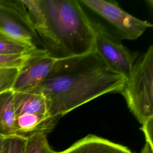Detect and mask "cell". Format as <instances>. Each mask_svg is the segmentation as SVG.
Masks as SVG:
<instances>
[{"label": "cell", "mask_w": 153, "mask_h": 153, "mask_svg": "<svg viewBox=\"0 0 153 153\" xmlns=\"http://www.w3.org/2000/svg\"><path fill=\"white\" fill-rule=\"evenodd\" d=\"M26 137L14 134L4 136L3 153H23Z\"/></svg>", "instance_id": "cell-14"}, {"label": "cell", "mask_w": 153, "mask_h": 153, "mask_svg": "<svg viewBox=\"0 0 153 153\" xmlns=\"http://www.w3.org/2000/svg\"><path fill=\"white\" fill-rule=\"evenodd\" d=\"M19 68H0V94L12 90Z\"/></svg>", "instance_id": "cell-15"}, {"label": "cell", "mask_w": 153, "mask_h": 153, "mask_svg": "<svg viewBox=\"0 0 153 153\" xmlns=\"http://www.w3.org/2000/svg\"><path fill=\"white\" fill-rule=\"evenodd\" d=\"M42 49L60 60L94 51L92 22L79 0H22Z\"/></svg>", "instance_id": "cell-2"}, {"label": "cell", "mask_w": 153, "mask_h": 153, "mask_svg": "<svg viewBox=\"0 0 153 153\" xmlns=\"http://www.w3.org/2000/svg\"><path fill=\"white\" fill-rule=\"evenodd\" d=\"M3 144H4V136L0 135V153H3Z\"/></svg>", "instance_id": "cell-19"}, {"label": "cell", "mask_w": 153, "mask_h": 153, "mask_svg": "<svg viewBox=\"0 0 153 153\" xmlns=\"http://www.w3.org/2000/svg\"><path fill=\"white\" fill-rule=\"evenodd\" d=\"M56 60L41 48L33 50L19 68L12 91L16 93L33 90L45 79Z\"/></svg>", "instance_id": "cell-7"}, {"label": "cell", "mask_w": 153, "mask_h": 153, "mask_svg": "<svg viewBox=\"0 0 153 153\" xmlns=\"http://www.w3.org/2000/svg\"><path fill=\"white\" fill-rule=\"evenodd\" d=\"M125 81L93 51L57 60L45 79L29 92L42 94L50 115L60 119L100 96L121 92Z\"/></svg>", "instance_id": "cell-1"}, {"label": "cell", "mask_w": 153, "mask_h": 153, "mask_svg": "<svg viewBox=\"0 0 153 153\" xmlns=\"http://www.w3.org/2000/svg\"><path fill=\"white\" fill-rule=\"evenodd\" d=\"M56 153H133L128 148L103 137L88 134L68 149Z\"/></svg>", "instance_id": "cell-8"}, {"label": "cell", "mask_w": 153, "mask_h": 153, "mask_svg": "<svg viewBox=\"0 0 153 153\" xmlns=\"http://www.w3.org/2000/svg\"><path fill=\"white\" fill-rule=\"evenodd\" d=\"M91 21L95 32V53L111 71L126 79L131 72L136 56L99 23Z\"/></svg>", "instance_id": "cell-6"}, {"label": "cell", "mask_w": 153, "mask_h": 153, "mask_svg": "<svg viewBox=\"0 0 153 153\" xmlns=\"http://www.w3.org/2000/svg\"><path fill=\"white\" fill-rule=\"evenodd\" d=\"M146 139V143L153 148V119L149 120L141 127Z\"/></svg>", "instance_id": "cell-17"}, {"label": "cell", "mask_w": 153, "mask_h": 153, "mask_svg": "<svg viewBox=\"0 0 153 153\" xmlns=\"http://www.w3.org/2000/svg\"><path fill=\"white\" fill-rule=\"evenodd\" d=\"M0 33L32 49L41 45L22 0L0 1Z\"/></svg>", "instance_id": "cell-5"}, {"label": "cell", "mask_w": 153, "mask_h": 153, "mask_svg": "<svg viewBox=\"0 0 153 153\" xmlns=\"http://www.w3.org/2000/svg\"><path fill=\"white\" fill-rule=\"evenodd\" d=\"M59 120L50 115L20 114L16 116V134L25 137L36 133L47 135L54 129Z\"/></svg>", "instance_id": "cell-9"}, {"label": "cell", "mask_w": 153, "mask_h": 153, "mask_svg": "<svg viewBox=\"0 0 153 153\" xmlns=\"http://www.w3.org/2000/svg\"><path fill=\"white\" fill-rule=\"evenodd\" d=\"M32 50L0 33V55L21 54Z\"/></svg>", "instance_id": "cell-13"}, {"label": "cell", "mask_w": 153, "mask_h": 153, "mask_svg": "<svg viewBox=\"0 0 153 153\" xmlns=\"http://www.w3.org/2000/svg\"><path fill=\"white\" fill-rule=\"evenodd\" d=\"M130 112L142 126L153 119V45L135 57L120 92Z\"/></svg>", "instance_id": "cell-3"}, {"label": "cell", "mask_w": 153, "mask_h": 153, "mask_svg": "<svg viewBox=\"0 0 153 153\" xmlns=\"http://www.w3.org/2000/svg\"><path fill=\"white\" fill-rule=\"evenodd\" d=\"M140 153H153V148L146 143Z\"/></svg>", "instance_id": "cell-18"}, {"label": "cell", "mask_w": 153, "mask_h": 153, "mask_svg": "<svg viewBox=\"0 0 153 153\" xmlns=\"http://www.w3.org/2000/svg\"><path fill=\"white\" fill-rule=\"evenodd\" d=\"M13 93L16 116L22 114L50 115L46 99L42 94L36 92Z\"/></svg>", "instance_id": "cell-10"}, {"label": "cell", "mask_w": 153, "mask_h": 153, "mask_svg": "<svg viewBox=\"0 0 153 153\" xmlns=\"http://www.w3.org/2000/svg\"><path fill=\"white\" fill-rule=\"evenodd\" d=\"M86 8L102 19L111 29L109 33L115 38L134 40L152 26L148 21L140 20L122 9L115 1L79 0Z\"/></svg>", "instance_id": "cell-4"}, {"label": "cell", "mask_w": 153, "mask_h": 153, "mask_svg": "<svg viewBox=\"0 0 153 153\" xmlns=\"http://www.w3.org/2000/svg\"><path fill=\"white\" fill-rule=\"evenodd\" d=\"M32 51L21 54L0 55V68H20Z\"/></svg>", "instance_id": "cell-16"}, {"label": "cell", "mask_w": 153, "mask_h": 153, "mask_svg": "<svg viewBox=\"0 0 153 153\" xmlns=\"http://www.w3.org/2000/svg\"><path fill=\"white\" fill-rule=\"evenodd\" d=\"M16 114L14 93L10 90L0 94V135L16 134Z\"/></svg>", "instance_id": "cell-11"}, {"label": "cell", "mask_w": 153, "mask_h": 153, "mask_svg": "<svg viewBox=\"0 0 153 153\" xmlns=\"http://www.w3.org/2000/svg\"><path fill=\"white\" fill-rule=\"evenodd\" d=\"M23 153H56L50 146L47 135L36 133L26 137Z\"/></svg>", "instance_id": "cell-12"}]
</instances>
